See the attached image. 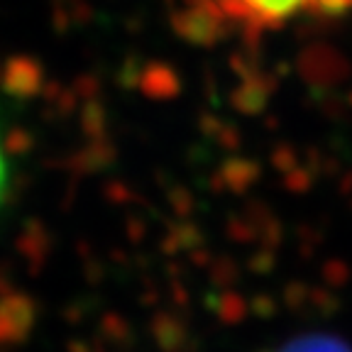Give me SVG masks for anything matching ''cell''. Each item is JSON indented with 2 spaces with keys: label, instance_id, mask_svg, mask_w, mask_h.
I'll return each mask as SVG.
<instances>
[{
  "label": "cell",
  "instance_id": "obj_2",
  "mask_svg": "<svg viewBox=\"0 0 352 352\" xmlns=\"http://www.w3.org/2000/svg\"><path fill=\"white\" fill-rule=\"evenodd\" d=\"M279 352H350L340 340L328 336H306L298 340L289 342L286 347H281Z\"/></svg>",
  "mask_w": 352,
  "mask_h": 352
},
{
  "label": "cell",
  "instance_id": "obj_1",
  "mask_svg": "<svg viewBox=\"0 0 352 352\" xmlns=\"http://www.w3.org/2000/svg\"><path fill=\"white\" fill-rule=\"evenodd\" d=\"M210 22L240 32H274L298 20L336 17L352 10V0H193Z\"/></svg>",
  "mask_w": 352,
  "mask_h": 352
},
{
  "label": "cell",
  "instance_id": "obj_3",
  "mask_svg": "<svg viewBox=\"0 0 352 352\" xmlns=\"http://www.w3.org/2000/svg\"><path fill=\"white\" fill-rule=\"evenodd\" d=\"M8 182H10V171H8V157H6V149H3V140H0V206L6 201Z\"/></svg>",
  "mask_w": 352,
  "mask_h": 352
}]
</instances>
